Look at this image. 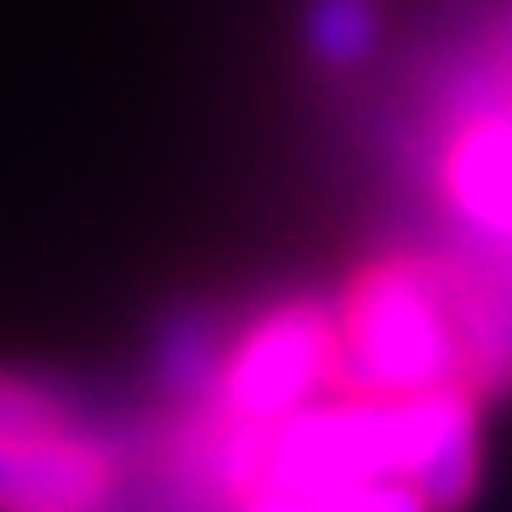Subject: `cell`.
Here are the masks:
<instances>
[{"label": "cell", "mask_w": 512, "mask_h": 512, "mask_svg": "<svg viewBox=\"0 0 512 512\" xmlns=\"http://www.w3.org/2000/svg\"><path fill=\"white\" fill-rule=\"evenodd\" d=\"M461 256H387L370 262L336 308V393L416 399L473 393V336ZM478 399V393H473Z\"/></svg>", "instance_id": "obj_1"}, {"label": "cell", "mask_w": 512, "mask_h": 512, "mask_svg": "<svg viewBox=\"0 0 512 512\" xmlns=\"http://www.w3.org/2000/svg\"><path fill=\"white\" fill-rule=\"evenodd\" d=\"M336 382V313L325 302H285L256 325L234 330V348L217 382V410L251 427H274Z\"/></svg>", "instance_id": "obj_2"}, {"label": "cell", "mask_w": 512, "mask_h": 512, "mask_svg": "<svg viewBox=\"0 0 512 512\" xmlns=\"http://www.w3.org/2000/svg\"><path fill=\"white\" fill-rule=\"evenodd\" d=\"M439 188L467 234L495 256H512V97L490 92L467 109L439 160Z\"/></svg>", "instance_id": "obj_3"}, {"label": "cell", "mask_w": 512, "mask_h": 512, "mask_svg": "<svg viewBox=\"0 0 512 512\" xmlns=\"http://www.w3.org/2000/svg\"><path fill=\"white\" fill-rule=\"evenodd\" d=\"M120 484L114 444L86 433L0 439V512H109Z\"/></svg>", "instance_id": "obj_4"}, {"label": "cell", "mask_w": 512, "mask_h": 512, "mask_svg": "<svg viewBox=\"0 0 512 512\" xmlns=\"http://www.w3.org/2000/svg\"><path fill=\"white\" fill-rule=\"evenodd\" d=\"M234 348V330L211 308H171L154 330V382L177 404H211Z\"/></svg>", "instance_id": "obj_5"}, {"label": "cell", "mask_w": 512, "mask_h": 512, "mask_svg": "<svg viewBox=\"0 0 512 512\" xmlns=\"http://www.w3.org/2000/svg\"><path fill=\"white\" fill-rule=\"evenodd\" d=\"M302 46L319 69H359L376 46V0H308Z\"/></svg>", "instance_id": "obj_6"}, {"label": "cell", "mask_w": 512, "mask_h": 512, "mask_svg": "<svg viewBox=\"0 0 512 512\" xmlns=\"http://www.w3.org/2000/svg\"><path fill=\"white\" fill-rule=\"evenodd\" d=\"M57 433H86L80 404L40 376L0 370V439H57Z\"/></svg>", "instance_id": "obj_7"}]
</instances>
